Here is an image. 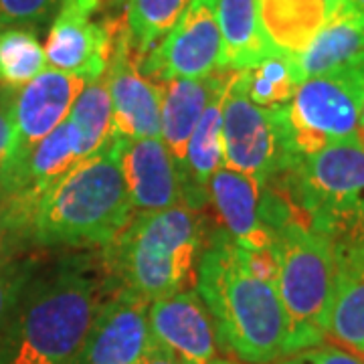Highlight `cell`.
Returning <instances> with one entry per match:
<instances>
[{
    "instance_id": "obj_1",
    "label": "cell",
    "mask_w": 364,
    "mask_h": 364,
    "mask_svg": "<svg viewBox=\"0 0 364 364\" xmlns=\"http://www.w3.org/2000/svg\"><path fill=\"white\" fill-rule=\"evenodd\" d=\"M275 275L273 251H245L223 229L200 253L195 289L213 318L223 350L237 363L269 364L296 354Z\"/></svg>"
},
{
    "instance_id": "obj_2",
    "label": "cell",
    "mask_w": 364,
    "mask_h": 364,
    "mask_svg": "<svg viewBox=\"0 0 364 364\" xmlns=\"http://www.w3.org/2000/svg\"><path fill=\"white\" fill-rule=\"evenodd\" d=\"M117 287L104 257L90 253L33 267L0 344V364H71Z\"/></svg>"
},
{
    "instance_id": "obj_3",
    "label": "cell",
    "mask_w": 364,
    "mask_h": 364,
    "mask_svg": "<svg viewBox=\"0 0 364 364\" xmlns=\"http://www.w3.org/2000/svg\"><path fill=\"white\" fill-rule=\"evenodd\" d=\"M124 136L114 134L53 186L37 207L26 241L41 247H107L132 219L122 170Z\"/></svg>"
},
{
    "instance_id": "obj_4",
    "label": "cell",
    "mask_w": 364,
    "mask_h": 364,
    "mask_svg": "<svg viewBox=\"0 0 364 364\" xmlns=\"http://www.w3.org/2000/svg\"><path fill=\"white\" fill-rule=\"evenodd\" d=\"M203 253V223L186 203L132 215L122 233L104 249V259L119 287L154 301L195 286Z\"/></svg>"
},
{
    "instance_id": "obj_5",
    "label": "cell",
    "mask_w": 364,
    "mask_h": 364,
    "mask_svg": "<svg viewBox=\"0 0 364 364\" xmlns=\"http://www.w3.org/2000/svg\"><path fill=\"white\" fill-rule=\"evenodd\" d=\"M275 287L284 304L296 352L328 338L338 279V243L291 219L275 231Z\"/></svg>"
},
{
    "instance_id": "obj_6",
    "label": "cell",
    "mask_w": 364,
    "mask_h": 364,
    "mask_svg": "<svg viewBox=\"0 0 364 364\" xmlns=\"http://www.w3.org/2000/svg\"><path fill=\"white\" fill-rule=\"evenodd\" d=\"M279 178L314 231L336 243L364 239V148L358 138L299 156Z\"/></svg>"
},
{
    "instance_id": "obj_7",
    "label": "cell",
    "mask_w": 364,
    "mask_h": 364,
    "mask_svg": "<svg viewBox=\"0 0 364 364\" xmlns=\"http://www.w3.org/2000/svg\"><path fill=\"white\" fill-rule=\"evenodd\" d=\"M364 112V53L326 73L304 79L286 104L296 156L356 138Z\"/></svg>"
},
{
    "instance_id": "obj_8",
    "label": "cell",
    "mask_w": 364,
    "mask_h": 364,
    "mask_svg": "<svg viewBox=\"0 0 364 364\" xmlns=\"http://www.w3.org/2000/svg\"><path fill=\"white\" fill-rule=\"evenodd\" d=\"M225 166L249 178L272 182L298 160L287 126L286 104L261 107L249 100L237 71L223 100Z\"/></svg>"
},
{
    "instance_id": "obj_9",
    "label": "cell",
    "mask_w": 364,
    "mask_h": 364,
    "mask_svg": "<svg viewBox=\"0 0 364 364\" xmlns=\"http://www.w3.org/2000/svg\"><path fill=\"white\" fill-rule=\"evenodd\" d=\"M208 203L221 219L223 231L251 253L273 251L275 231L298 219L296 208L269 182L249 178L233 168H219L208 184Z\"/></svg>"
},
{
    "instance_id": "obj_10",
    "label": "cell",
    "mask_w": 364,
    "mask_h": 364,
    "mask_svg": "<svg viewBox=\"0 0 364 364\" xmlns=\"http://www.w3.org/2000/svg\"><path fill=\"white\" fill-rule=\"evenodd\" d=\"M225 69V45L217 0H191L178 23L140 59V71L154 81L208 77Z\"/></svg>"
},
{
    "instance_id": "obj_11",
    "label": "cell",
    "mask_w": 364,
    "mask_h": 364,
    "mask_svg": "<svg viewBox=\"0 0 364 364\" xmlns=\"http://www.w3.org/2000/svg\"><path fill=\"white\" fill-rule=\"evenodd\" d=\"M102 0H61L45 41L47 67L93 81L104 77L122 21L95 18Z\"/></svg>"
},
{
    "instance_id": "obj_12",
    "label": "cell",
    "mask_w": 364,
    "mask_h": 364,
    "mask_svg": "<svg viewBox=\"0 0 364 364\" xmlns=\"http://www.w3.org/2000/svg\"><path fill=\"white\" fill-rule=\"evenodd\" d=\"M85 83L87 79L75 73L45 67L21 87L0 85L11 105L16 132V152L11 166L18 164L43 138L65 122Z\"/></svg>"
},
{
    "instance_id": "obj_13",
    "label": "cell",
    "mask_w": 364,
    "mask_h": 364,
    "mask_svg": "<svg viewBox=\"0 0 364 364\" xmlns=\"http://www.w3.org/2000/svg\"><path fill=\"white\" fill-rule=\"evenodd\" d=\"M104 79L114 105V132L128 140L160 138V87L140 71L126 23L117 31Z\"/></svg>"
},
{
    "instance_id": "obj_14",
    "label": "cell",
    "mask_w": 364,
    "mask_h": 364,
    "mask_svg": "<svg viewBox=\"0 0 364 364\" xmlns=\"http://www.w3.org/2000/svg\"><path fill=\"white\" fill-rule=\"evenodd\" d=\"M150 332L182 364H233L223 350L213 318L196 289H182L148 304Z\"/></svg>"
},
{
    "instance_id": "obj_15",
    "label": "cell",
    "mask_w": 364,
    "mask_h": 364,
    "mask_svg": "<svg viewBox=\"0 0 364 364\" xmlns=\"http://www.w3.org/2000/svg\"><path fill=\"white\" fill-rule=\"evenodd\" d=\"M148 304L138 294L117 287L102 306L90 334L71 364H138L154 344Z\"/></svg>"
},
{
    "instance_id": "obj_16",
    "label": "cell",
    "mask_w": 364,
    "mask_h": 364,
    "mask_svg": "<svg viewBox=\"0 0 364 364\" xmlns=\"http://www.w3.org/2000/svg\"><path fill=\"white\" fill-rule=\"evenodd\" d=\"M122 170L132 207L140 213L164 210L184 203L181 172L160 138H124Z\"/></svg>"
},
{
    "instance_id": "obj_17",
    "label": "cell",
    "mask_w": 364,
    "mask_h": 364,
    "mask_svg": "<svg viewBox=\"0 0 364 364\" xmlns=\"http://www.w3.org/2000/svg\"><path fill=\"white\" fill-rule=\"evenodd\" d=\"M231 69L200 79L156 81L160 87V140L168 148L178 172L184 168L186 146L210 100L227 87Z\"/></svg>"
},
{
    "instance_id": "obj_18",
    "label": "cell",
    "mask_w": 364,
    "mask_h": 364,
    "mask_svg": "<svg viewBox=\"0 0 364 364\" xmlns=\"http://www.w3.org/2000/svg\"><path fill=\"white\" fill-rule=\"evenodd\" d=\"M342 0H259V23L275 53L298 57L336 14Z\"/></svg>"
},
{
    "instance_id": "obj_19",
    "label": "cell",
    "mask_w": 364,
    "mask_h": 364,
    "mask_svg": "<svg viewBox=\"0 0 364 364\" xmlns=\"http://www.w3.org/2000/svg\"><path fill=\"white\" fill-rule=\"evenodd\" d=\"M328 336L364 358V239L338 243V279Z\"/></svg>"
},
{
    "instance_id": "obj_20",
    "label": "cell",
    "mask_w": 364,
    "mask_h": 364,
    "mask_svg": "<svg viewBox=\"0 0 364 364\" xmlns=\"http://www.w3.org/2000/svg\"><path fill=\"white\" fill-rule=\"evenodd\" d=\"M225 90L219 91L210 100V104L205 107V112H203V116L198 119L195 132L188 140V146H186L184 168L181 172L184 203L188 207L196 208V210L205 208V205L208 203L210 178L217 170L225 166V148H223Z\"/></svg>"
},
{
    "instance_id": "obj_21",
    "label": "cell",
    "mask_w": 364,
    "mask_h": 364,
    "mask_svg": "<svg viewBox=\"0 0 364 364\" xmlns=\"http://www.w3.org/2000/svg\"><path fill=\"white\" fill-rule=\"evenodd\" d=\"M364 53V13L342 0L336 14L314 37L308 49L296 57L301 81L326 73Z\"/></svg>"
},
{
    "instance_id": "obj_22",
    "label": "cell",
    "mask_w": 364,
    "mask_h": 364,
    "mask_svg": "<svg viewBox=\"0 0 364 364\" xmlns=\"http://www.w3.org/2000/svg\"><path fill=\"white\" fill-rule=\"evenodd\" d=\"M225 69L241 71L273 55L259 23V0H217Z\"/></svg>"
},
{
    "instance_id": "obj_23",
    "label": "cell",
    "mask_w": 364,
    "mask_h": 364,
    "mask_svg": "<svg viewBox=\"0 0 364 364\" xmlns=\"http://www.w3.org/2000/svg\"><path fill=\"white\" fill-rule=\"evenodd\" d=\"M237 77L249 100L261 107L287 104L301 83L296 57H287L282 53L267 55L255 65L237 71Z\"/></svg>"
},
{
    "instance_id": "obj_24",
    "label": "cell",
    "mask_w": 364,
    "mask_h": 364,
    "mask_svg": "<svg viewBox=\"0 0 364 364\" xmlns=\"http://www.w3.org/2000/svg\"><path fill=\"white\" fill-rule=\"evenodd\" d=\"M47 67L33 26H0V85L21 87Z\"/></svg>"
},
{
    "instance_id": "obj_25",
    "label": "cell",
    "mask_w": 364,
    "mask_h": 364,
    "mask_svg": "<svg viewBox=\"0 0 364 364\" xmlns=\"http://www.w3.org/2000/svg\"><path fill=\"white\" fill-rule=\"evenodd\" d=\"M188 4L191 0H128L126 26L140 59L168 35Z\"/></svg>"
},
{
    "instance_id": "obj_26",
    "label": "cell",
    "mask_w": 364,
    "mask_h": 364,
    "mask_svg": "<svg viewBox=\"0 0 364 364\" xmlns=\"http://www.w3.org/2000/svg\"><path fill=\"white\" fill-rule=\"evenodd\" d=\"M69 119L77 128L85 154L100 150L114 132V105L104 77L87 81L71 107Z\"/></svg>"
},
{
    "instance_id": "obj_27",
    "label": "cell",
    "mask_w": 364,
    "mask_h": 364,
    "mask_svg": "<svg viewBox=\"0 0 364 364\" xmlns=\"http://www.w3.org/2000/svg\"><path fill=\"white\" fill-rule=\"evenodd\" d=\"M33 269L31 263L11 257V251L0 247V344L13 316L14 304Z\"/></svg>"
},
{
    "instance_id": "obj_28",
    "label": "cell",
    "mask_w": 364,
    "mask_h": 364,
    "mask_svg": "<svg viewBox=\"0 0 364 364\" xmlns=\"http://www.w3.org/2000/svg\"><path fill=\"white\" fill-rule=\"evenodd\" d=\"M61 0H0V26H35L47 21Z\"/></svg>"
},
{
    "instance_id": "obj_29",
    "label": "cell",
    "mask_w": 364,
    "mask_h": 364,
    "mask_svg": "<svg viewBox=\"0 0 364 364\" xmlns=\"http://www.w3.org/2000/svg\"><path fill=\"white\" fill-rule=\"evenodd\" d=\"M269 364H364V358L338 344H318Z\"/></svg>"
},
{
    "instance_id": "obj_30",
    "label": "cell",
    "mask_w": 364,
    "mask_h": 364,
    "mask_svg": "<svg viewBox=\"0 0 364 364\" xmlns=\"http://www.w3.org/2000/svg\"><path fill=\"white\" fill-rule=\"evenodd\" d=\"M14 152H16V132L11 116V105L0 90V176L13 164Z\"/></svg>"
},
{
    "instance_id": "obj_31",
    "label": "cell",
    "mask_w": 364,
    "mask_h": 364,
    "mask_svg": "<svg viewBox=\"0 0 364 364\" xmlns=\"http://www.w3.org/2000/svg\"><path fill=\"white\" fill-rule=\"evenodd\" d=\"M138 364H182L174 354L166 350L164 346H160L156 340L154 344L150 346V350L144 354V358Z\"/></svg>"
},
{
    "instance_id": "obj_32",
    "label": "cell",
    "mask_w": 364,
    "mask_h": 364,
    "mask_svg": "<svg viewBox=\"0 0 364 364\" xmlns=\"http://www.w3.org/2000/svg\"><path fill=\"white\" fill-rule=\"evenodd\" d=\"M356 138H358V142L363 144V148H364V112H363V117H360V124H358V132H356Z\"/></svg>"
},
{
    "instance_id": "obj_33",
    "label": "cell",
    "mask_w": 364,
    "mask_h": 364,
    "mask_svg": "<svg viewBox=\"0 0 364 364\" xmlns=\"http://www.w3.org/2000/svg\"><path fill=\"white\" fill-rule=\"evenodd\" d=\"M348 2H350V4H354L356 9H360V11L364 13V0H348Z\"/></svg>"
}]
</instances>
